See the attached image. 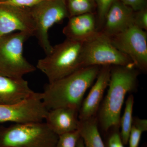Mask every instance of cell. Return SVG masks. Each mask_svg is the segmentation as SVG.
Instances as JSON below:
<instances>
[{"mask_svg": "<svg viewBox=\"0 0 147 147\" xmlns=\"http://www.w3.org/2000/svg\"><path fill=\"white\" fill-rule=\"evenodd\" d=\"M139 71L134 66H111L107 94L97 114L99 128L103 134L120 128L121 112L127 94L136 90Z\"/></svg>", "mask_w": 147, "mask_h": 147, "instance_id": "6da1fadb", "label": "cell"}, {"mask_svg": "<svg viewBox=\"0 0 147 147\" xmlns=\"http://www.w3.org/2000/svg\"><path fill=\"white\" fill-rule=\"evenodd\" d=\"M101 67H82L68 76L48 83L41 93L45 107L48 110L63 107L79 110L86 92L94 83Z\"/></svg>", "mask_w": 147, "mask_h": 147, "instance_id": "7a4b0ae2", "label": "cell"}, {"mask_svg": "<svg viewBox=\"0 0 147 147\" xmlns=\"http://www.w3.org/2000/svg\"><path fill=\"white\" fill-rule=\"evenodd\" d=\"M84 42L67 38L53 47L50 53L38 61L36 68L47 77L49 83L55 82L83 67Z\"/></svg>", "mask_w": 147, "mask_h": 147, "instance_id": "3957f363", "label": "cell"}, {"mask_svg": "<svg viewBox=\"0 0 147 147\" xmlns=\"http://www.w3.org/2000/svg\"><path fill=\"white\" fill-rule=\"evenodd\" d=\"M58 138L43 121L14 123L0 129V147H55Z\"/></svg>", "mask_w": 147, "mask_h": 147, "instance_id": "277c9868", "label": "cell"}, {"mask_svg": "<svg viewBox=\"0 0 147 147\" xmlns=\"http://www.w3.org/2000/svg\"><path fill=\"white\" fill-rule=\"evenodd\" d=\"M31 37L28 34L17 32L0 37V75L23 78L35 71L36 67L24 57V42Z\"/></svg>", "mask_w": 147, "mask_h": 147, "instance_id": "5b68a950", "label": "cell"}, {"mask_svg": "<svg viewBox=\"0 0 147 147\" xmlns=\"http://www.w3.org/2000/svg\"><path fill=\"white\" fill-rule=\"evenodd\" d=\"M29 9L34 24V36L47 55L53 47L49 39V30L69 17L65 0H44Z\"/></svg>", "mask_w": 147, "mask_h": 147, "instance_id": "8992f818", "label": "cell"}, {"mask_svg": "<svg viewBox=\"0 0 147 147\" xmlns=\"http://www.w3.org/2000/svg\"><path fill=\"white\" fill-rule=\"evenodd\" d=\"M82 65L83 67L95 65L135 67L129 58L115 47L110 38L100 31L84 42Z\"/></svg>", "mask_w": 147, "mask_h": 147, "instance_id": "52a82bcc", "label": "cell"}, {"mask_svg": "<svg viewBox=\"0 0 147 147\" xmlns=\"http://www.w3.org/2000/svg\"><path fill=\"white\" fill-rule=\"evenodd\" d=\"M110 38L115 47L129 58L138 70L147 72L146 32L133 26Z\"/></svg>", "mask_w": 147, "mask_h": 147, "instance_id": "ba28073f", "label": "cell"}, {"mask_svg": "<svg viewBox=\"0 0 147 147\" xmlns=\"http://www.w3.org/2000/svg\"><path fill=\"white\" fill-rule=\"evenodd\" d=\"M48 111L42 102L41 93L36 92L20 103L0 105V123L42 122L46 118Z\"/></svg>", "mask_w": 147, "mask_h": 147, "instance_id": "9c48e42d", "label": "cell"}, {"mask_svg": "<svg viewBox=\"0 0 147 147\" xmlns=\"http://www.w3.org/2000/svg\"><path fill=\"white\" fill-rule=\"evenodd\" d=\"M16 31L34 36V24L29 8L0 2V37Z\"/></svg>", "mask_w": 147, "mask_h": 147, "instance_id": "30bf717a", "label": "cell"}, {"mask_svg": "<svg viewBox=\"0 0 147 147\" xmlns=\"http://www.w3.org/2000/svg\"><path fill=\"white\" fill-rule=\"evenodd\" d=\"M111 69V66H102L100 67L95 82L79 108V121L86 120L97 116L109 85Z\"/></svg>", "mask_w": 147, "mask_h": 147, "instance_id": "8fae6325", "label": "cell"}, {"mask_svg": "<svg viewBox=\"0 0 147 147\" xmlns=\"http://www.w3.org/2000/svg\"><path fill=\"white\" fill-rule=\"evenodd\" d=\"M134 11L119 0H116L108 11L100 31L110 38L134 26Z\"/></svg>", "mask_w": 147, "mask_h": 147, "instance_id": "7c38bea8", "label": "cell"}, {"mask_svg": "<svg viewBox=\"0 0 147 147\" xmlns=\"http://www.w3.org/2000/svg\"><path fill=\"white\" fill-rule=\"evenodd\" d=\"M63 33L67 38L83 42L88 41L100 31L94 14L87 13L69 18Z\"/></svg>", "mask_w": 147, "mask_h": 147, "instance_id": "4fadbf2b", "label": "cell"}, {"mask_svg": "<svg viewBox=\"0 0 147 147\" xmlns=\"http://www.w3.org/2000/svg\"><path fill=\"white\" fill-rule=\"evenodd\" d=\"M23 78H12L0 75V105L20 103L35 94Z\"/></svg>", "mask_w": 147, "mask_h": 147, "instance_id": "5bb4252c", "label": "cell"}, {"mask_svg": "<svg viewBox=\"0 0 147 147\" xmlns=\"http://www.w3.org/2000/svg\"><path fill=\"white\" fill-rule=\"evenodd\" d=\"M79 110L63 107L49 110L45 120L50 129L58 136L77 130Z\"/></svg>", "mask_w": 147, "mask_h": 147, "instance_id": "9a60e30c", "label": "cell"}, {"mask_svg": "<svg viewBox=\"0 0 147 147\" xmlns=\"http://www.w3.org/2000/svg\"><path fill=\"white\" fill-rule=\"evenodd\" d=\"M78 130L85 147H105L96 116L86 120L79 121Z\"/></svg>", "mask_w": 147, "mask_h": 147, "instance_id": "2e32d148", "label": "cell"}, {"mask_svg": "<svg viewBox=\"0 0 147 147\" xmlns=\"http://www.w3.org/2000/svg\"><path fill=\"white\" fill-rule=\"evenodd\" d=\"M134 98L132 94L127 97L125 103L123 115L120 121V131L121 138L124 145H127L129 137L131 130L133 121V111Z\"/></svg>", "mask_w": 147, "mask_h": 147, "instance_id": "e0dca14e", "label": "cell"}, {"mask_svg": "<svg viewBox=\"0 0 147 147\" xmlns=\"http://www.w3.org/2000/svg\"><path fill=\"white\" fill-rule=\"evenodd\" d=\"M69 17L92 13L95 0H65Z\"/></svg>", "mask_w": 147, "mask_h": 147, "instance_id": "ac0fdd59", "label": "cell"}, {"mask_svg": "<svg viewBox=\"0 0 147 147\" xmlns=\"http://www.w3.org/2000/svg\"><path fill=\"white\" fill-rule=\"evenodd\" d=\"M147 130V119L133 117L127 144L129 147H139L142 134Z\"/></svg>", "mask_w": 147, "mask_h": 147, "instance_id": "d6986e66", "label": "cell"}, {"mask_svg": "<svg viewBox=\"0 0 147 147\" xmlns=\"http://www.w3.org/2000/svg\"><path fill=\"white\" fill-rule=\"evenodd\" d=\"M80 138L79 130H75L59 136L55 147H76Z\"/></svg>", "mask_w": 147, "mask_h": 147, "instance_id": "ffe728a7", "label": "cell"}, {"mask_svg": "<svg viewBox=\"0 0 147 147\" xmlns=\"http://www.w3.org/2000/svg\"><path fill=\"white\" fill-rule=\"evenodd\" d=\"M119 128L112 129L104 134L103 142L105 147H125L121 138Z\"/></svg>", "mask_w": 147, "mask_h": 147, "instance_id": "44dd1931", "label": "cell"}, {"mask_svg": "<svg viewBox=\"0 0 147 147\" xmlns=\"http://www.w3.org/2000/svg\"><path fill=\"white\" fill-rule=\"evenodd\" d=\"M115 1L116 0H95L97 5L98 11L97 24L98 26H100L102 27L108 11Z\"/></svg>", "mask_w": 147, "mask_h": 147, "instance_id": "7402d4cb", "label": "cell"}, {"mask_svg": "<svg viewBox=\"0 0 147 147\" xmlns=\"http://www.w3.org/2000/svg\"><path fill=\"white\" fill-rule=\"evenodd\" d=\"M134 26L144 30H147V11L146 8L134 11L133 18Z\"/></svg>", "mask_w": 147, "mask_h": 147, "instance_id": "603a6c76", "label": "cell"}, {"mask_svg": "<svg viewBox=\"0 0 147 147\" xmlns=\"http://www.w3.org/2000/svg\"><path fill=\"white\" fill-rule=\"evenodd\" d=\"M44 0H0V2L18 7L30 8Z\"/></svg>", "mask_w": 147, "mask_h": 147, "instance_id": "cb8c5ba5", "label": "cell"}, {"mask_svg": "<svg viewBox=\"0 0 147 147\" xmlns=\"http://www.w3.org/2000/svg\"><path fill=\"white\" fill-rule=\"evenodd\" d=\"M124 4L129 7L134 11L146 8L147 0H119Z\"/></svg>", "mask_w": 147, "mask_h": 147, "instance_id": "d4e9b609", "label": "cell"}, {"mask_svg": "<svg viewBox=\"0 0 147 147\" xmlns=\"http://www.w3.org/2000/svg\"><path fill=\"white\" fill-rule=\"evenodd\" d=\"M76 147H85L84 146V142H83V140L82 138L80 137L79 140H78V142H77V146Z\"/></svg>", "mask_w": 147, "mask_h": 147, "instance_id": "484cf974", "label": "cell"}]
</instances>
